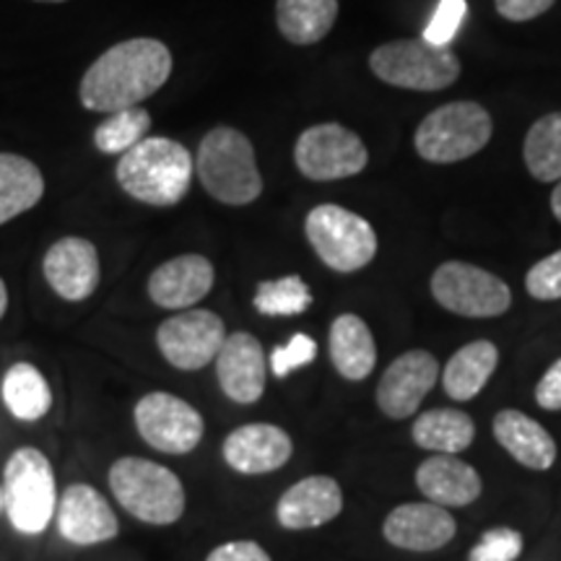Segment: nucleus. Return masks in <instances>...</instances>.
<instances>
[{
    "mask_svg": "<svg viewBox=\"0 0 561 561\" xmlns=\"http://www.w3.org/2000/svg\"><path fill=\"white\" fill-rule=\"evenodd\" d=\"M172 76V53L151 37L125 39L110 47L83 73L79 96L89 112H121L138 107L164 87Z\"/></svg>",
    "mask_w": 561,
    "mask_h": 561,
    "instance_id": "nucleus-1",
    "label": "nucleus"
},
{
    "mask_svg": "<svg viewBox=\"0 0 561 561\" xmlns=\"http://www.w3.org/2000/svg\"><path fill=\"white\" fill-rule=\"evenodd\" d=\"M195 161L172 138H144L117 161V185L146 206L170 208L191 191Z\"/></svg>",
    "mask_w": 561,
    "mask_h": 561,
    "instance_id": "nucleus-2",
    "label": "nucleus"
},
{
    "mask_svg": "<svg viewBox=\"0 0 561 561\" xmlns=\"http://www.w3.org/2000/svg\"><path fill=\"white\" fill-rule=\"evenodd\" d=\"M112 496L136 520L146 525H174L185 515V486L178 473L161 462L125 455L110 468Z\"/></svg>",
    "mask_w": 561,
    "mask_h": 561,
    "instance_id": "nucleus-3",
    "label": "nucleus"
},
{
    "mask_svg": "<svg viewBox=\"0 0 561 561\" xmlns=\"http://www.w3.org/2000/svg\"><path fill=\"white\" fill-rule=\"evenodd\" d=\"M195 174L210 198L227 206H248L263 193V178L250 138L227 125L206 133L201 140Z\"/></svg>",
    "mask_w": 561,
    "mask_h": 561,
    "instance_id": "nucleus-4",
    "label": "nucleus"
},
{
    "mask_svg": "<svg viewBox=\"0 0 561 561\" xmlns=\"http://www.w3.org/2000/svg\"><path fill=\"white\" fill-rule=\"evenodd\" d=\"M58 486L47 455L37 447H19L3 471V512L24 536H39L55 520Z\"/></svg>",
    "mask_w": 561,
    "mask_h": 561,
    "instance_id": "nucleus-5",
    "label": "nucleus"
},
{
    "mask_svg": "<svg viewBox=\"0 0 561 561\" xmlns=\"http://www.w3.org/2000/svg\"><path fill=\"white\" fill-rule=\"evenodd\" d=\"M494 123L479 102H453L437 107L416 128L419 157L432 164H455L489 144Z\"/></svg>",
    "mask_w": 561,
    "mask_h": 561,
    "instance_id": "nucleus-6",
    "label": "nucleus"
},
{
    "mask_svg": "<svg viewBox=\"0 0 561 561\" xmlns=\"http://www.w3.org/2000/svg\"><path fill=\"white\" fill-rule=\"evenodd\" d=\"M377 79L398 89L439 91L453 87L460 76V60L450 47L421 39H396L369 55Z\"/></svg>",
    "mask_w": 561,
    "mask_h": 561,
    "instance_id": "nucleus-7",
    "label": "nucleus"
},
{
    "mask_svg": "<svg viewBox=\"0 0 561 561\" xmlns=\"http://www.w3.org/2000/svg\"><path fill=\"white\" fill-rule=\"evenodd\" d=\"M305 234L320 261L331 271H362L377 255L375 227L359 214L335 203H322L307 214Z\"/></svg>",
    "mask_w": 561,
    "mask_h": 561,
    "instance_id": "nucleus-8",
    "label": "nucleus"
},
{
    "mask_svg": "<svg viewBox=\"0 0 561 561\" xmlns=\"http://www.w3.org/2000/svg\"><path fill=\"white\" fill-rule=\"evenodd\" d=\"M432 297L462 318H500L512 305L510 286L500 276L460 261L442 263L434 271Z\"/></svg>",
    "mask_w": 561,
    "mask_h": 561,
    "instance_id": "nucleus-9",
    "label": "nucleus"
},
{
    "mask_svg": "<svg viewBox=\"0 0 561 561\" xmlns=\"http://www.w3.org/2000/svg\"><path fill=\"white\" fill-rule=\"evenodd\" d=\"M294 161L307 180L333 182L364 172L369 151L354 130L339 123H320L301 133L294 146Z\"/></svg>",
    "mask_w": 561,
    "mask_h": 561,
    "instance_id": "nucleus-10",
    "label": "nucleus"
},
{
    "mask_svg": "<svg viewBox=\"0 0 561 561\" xmlns=\"http://www.w3.org/2000/svg\"><path fill=\"white\" fill-rule=\"evenodd\" d=\"M136 430L149 447L164 455H187L203 439V416L195 405L172 392L153 390L136 403Z\"/></svg>",
    "mask_w": 561,
    "mask_h": 561,
    "instance_id": "nucleus-11",
    "label": "nucleus"
},
{
    "mask_svg": "<svg viewBox=\"0 0 561 561\" xmlns=\"http://www.w3.org/2000/svg\"><path fill=\"white\" fill-rule=\"evenodd\" d=\"M227 341L224 320L210 310H185L164 320L157 331V346L174 369L198 371L216 362Z\"/></svg>",
    "mask_w": 561,
    "mask_h": 561,
    "instance_id": "nucleus-12",
    "label": "nucleus"
},
{
    "mask_svg": "<svg viewBox=\"0 0 561 561\" xmlns=\"http://www.w3.org/2000/svg\"><path fill=\"white\" fill-rule=\"evenodd\" d=\"M439 364L424 348L405 351L385 369L377 385V405L388 419H409L419 411L424 398L437 385Z\"/></svg>",
    "mask_w": 561,
    "mask_h": 561,
    "instance_id": "nucleus-13",
    "label": "nucleus"
},
{
    "mask_svg": "<svg viewBox=\"0 0 561 561\" xmlns=\"http://www.w3.org/2000/svg\"><path fill=\"white\" fill-rule=\"evenodd\" d=\"M55 525L60 536L73 546L107 543L121 533L110 502L89 483H70L62 491L55 510Z\"/></svg>",
    "mask_w": 561,
    "mask_h": 561,
    "instance_id": "nucleus-14",
    "label": "nucleus"
},
{
    "mask_svg": "<svg viewBox=\"0 0 561 561\" xmlns=\"http://www.w3.org/2000/svg\"><path fill=\"white\" fill-rule=\"evenodd\" d=\"M42 273L60 299L87 301L102 278L100 252L83 237H62L47 250Z\"/></svg>",
    "mask_w": 561,
    "mask_h": 561,
    "instance_id": "nucleus-15",
    "label": "nucleus"
},
{
    "mask_svg": "<svg viewBox=\"0 0 561 561\" xmlns=\"http://www.w3.org/2000/svg\"><path fill=\"white\" fill-rule=\"evenodd\" d=\"M216 377L224 396L240 405H252L261 401L268 377L265 351L261 341L250 333H231L216 356Z\"/></svg>",
    "mask_w": 561,
    "mask_h": 561,
    "instance_id": "nucleus-16",
    "label": "nucleus"
},
{
    "mask_svg": "<svg viewBox=\"0 0 561 561\" xmlns=\"http://www.w3.org/2000/svg\"><path fill=\"white\" fill-rule=\"evenodd\" d=\"M455 517L447 507L434 502H411L401 504L385 517L382 536L385 541L405 551H437L445 549L455 538Z\"/></svg>",
    "mask_w": 561,
    "mask_h": 561,
    "instance_id": "nucleus-17",
    "label": "nucleus"
},
{
    "mask_svg": "<svg viewBox=\"0 0 561 561\" xmlns=\"http://www.w3.org/2000/svg\"><path fill=\"white\" fill-rule=\"evenodd\" d=\"M224 460L242 476H263L284 468L294 453L289 432L276 424H244L224 439Z\"/></svg>",
    "mask_w": 561,
    "mask_h": 561,
    "instance_id": "nucleus-18",
    "label": "nucleus"
},
{
    "mask_svg": "<svg viewBox=\"0 0 561 561\" xmlns=\"http://www.w3.org/2000/svg\"><path fill=\"white\" fill-rule=\"evenodd\" d=\"M216 271L203 255H178L149 276V297L161 310H191L214 289Z\"/></svg>",
    "mask_w": 561,
    "mask_h": 561,
    "instance_id": "nucleus-19",
    "label": "nucleus"
},
{
    "mask_svg": "<svg viewBox=\"0 0 561 561\" xmlns=\"http://www.w3.org/2000/svg\"><path fill=\"white\" fill-rule=\"evenodd\" d=\"M343 510V491L331 476H307L280 494L276 520L286 530H312L335 520Z\"/></svg>",
    "mask_w": 561,
    "mask_h": 561,
    "instance_id": "nucleus-20",
    "label": "nucleus"
},
{
    "mask_svg": "<svg viewBox=\"0 0 561 561\" xmlns=\"http://www.w3.org/2000/svg\"><path fill=\"white\" fill-rule=\"evenodd\" d=\"M416 486L439 507H468L483 491L479 471L455 455H434L421 462Z\"/></svg>",
    "mask_w": 561,
    "mask_h": 561,
    "instance_id": "nucleus-21",
    "label": "nucleus"
},
{
    "mask_svg": "<svg viewBox=\"0 0 561 561\" xmlns=\"http://www.w3.org/2000/svg\"><path fill=\"white\" fill-rule=\"evenodd\" d=\"M491 430L504 450L530 471H549L557 462V442L528 413L504 409L494 416Z\"/></svg>",
    "mask_w": 561,
    "mask_h": 561,
    "instance_id": "nucleus-22",
    "label": "nucleus"
},
{
    "mask_svg": "<svg viewBox=\"0 0 561 561\" xmlns=\"http://www.w3.org/2000/svg\"><path fill=\"white\" fill-rule=\"evenodd\" d=\"M331 362L343 380H367L377 364V343L359 314H339L331 325Z\"/></svg>",
    "mask_w": 561,
    "mask_h": 561,
    "instance_id": "nucleus-23",
    "label": "nucleus"
},
{
    "mask_svg": "<svg viewBox=\"0 0 561 561\" xmlns=\"http://www.w3.org/2000/svg\"><path fill=\"white\" fill-rule=\"evenodd\" d=\"M500 364V348L491 341H473L460 351H455L453 359L442 371V388L453 401H471L486 388Z\"/></svg>",
    "mask_w": 561,
    "mask_h": 561,
    "instance_id": "nucleus-24",
    "label": "nucleus"
},
{
    "mask_svg": "<svg viewBox=\"0 0 561 561\" xmlns=\"http://www.w3.org/2000/svg\"><path fill=\"white\" fill-rule=\"evenodd\" d=\"M45 195L39 167L19 153H0V227L32 210Z\"/></svg>",
    "mask_w": 561,
    "mask_h": 561,
    "instance_id": "nucleus-25",
    "label": "nucleus"
},
{
    "mask_svg": "<svg viewBox=\"0 0 561 561\" xmlns=\"http://www.w3.org/2000/svg\"><path fill=\"white\" fill-rule=\"evenodd\" d=\"M411 434L421 450L434 455H460L473 445L476 424L466 411L434 409L421 413Z\"/></svg>",
    "mask_w": 561,
    "mask_h": 561,
    "instance_id": "nucleus-26",
    "label": "nucleus"
},
{
    "mask_svg": "<svg viewBox=\"0 0 561 561\" xmlns=\"http://www.w3.org/2000/svg\"><path fill=\"white\" fill-rule=\"evenodd\" d=\"M339 19V0H278L276 24L291 45H314L331 34Z\"/></svg>",
    "mask_w": 561,
    "mask_h": 561,
    "instance_id": "nucleus-27",
    "label": "nucleus"
},
{
    "mask_svg": "<svg viewBox=\"0 0 561 561\" xmlns=\"http://www.w3.org/2000/svg\"><path fill=\"white\" fill-rule=\"evenodd\" d=\"M0 392H3L5 409L19 421H39L53 409L50 382L30 362H19L9 367Z\"/></svg>",
    "mask_w": 561,
    "mask_h": 561,
    "instance_id": "nucleus-28",
    "label": "nucleus"
},
{
    "mask_svg": "<svg viewBox=\"0 0 561 561\" xmlns=\"http://www.w3.org/2000/svg\"><path fill=\"white\" fill-rule=\"evenodd\" d=\"M525 167L538 182L561 180V112L541 117L533 123L525 136Z\"/></svg>",
    "mask_w": 561,
    "mask_h": 561,
    "instance_id": "nucleus-29",
    "label": "nucleus"
},
{
    "mask_svg": "<svg viewBox=\"0 0 561 561\" xmlns=\"http://www.w3.org/2000/svg\"><path fill=\"white\" fill-rule=\"evenodd\" d=\"M151 130V115L144 107H128L121 112H110L104 121L96 125L94 144L102 153L110 157H123L140 140L149 138Z\"/></svg>",
    "mask_w": 561,
    "mask_h": 561,
    "instance_id": "nucleus-30",
    "label": "nucleus"
},
{
    "mask_svg": "<svg viewBox=\"0 0 561 561\" xmlns=\"http://www.w3.org/2000/svg\"><path fill=\"white\" fill-rule=\"evenodd\" d=\"M252 305L261 314L268 318H294V314L307 312L312 307L310 286L301 276H284L278 280H263L257 284Z\"/></svg>",
    "mask_w": 561,
    "mask_h": 561,
    "instance_id": "nucleus-31",
    "label": "nucleus"
},
{
    "mask_svg": "<svg viewBox=\"0 0 561 561\" xmlns=\"http://www.w3.org/2000/svg\"><path fill=\"white\" fill-rule=\"evenodd\" d=\"M523 533L515 528H491L476 541L468 561H517L523 553Z\"/></svg>",
    "mask_w": 561,
    "mask_h": 561,
    "instance_id": "nucleus-32",
    "label": "nucleus"
},
{
    "mask_svg": "<svg viewBox=\"0 0 561 561\" xmlns=\"http://www.w3.org/2000/svg\"><path fill=\"white\" fill-rule=\"evenodd\" d=\"M314 359H318V343H314V339H310V335L297 333L289 343L273 348L271 371L276 377H286L291 375L294 369L312 364Z\"/></svg>",
    "mask_w": 561,
    "mask_h": 561,
    "instance_id": "nucleus-33",
    "label": "nucleus"
},
{
    "mask_svg": "<svg viewBox=\"0 0 561 561\" xmlns=\"http://www.w3.org/2000/svg\"><path fill=\"white\" fill-rule=\"evenodd\" d=\"M525 289H528L533 299H561V250L533 265L528 276H525Z\"/></svg>",
    "mask_w": 561,
    "mask_h": 561,
    "instance_id": "nucleus-34",
    "label": "nucleus"
},
{
    "mask_svg": "<svg viewBox=\"0 0 561 561\" xmlns=\"http://www.w3.org/2000/svg\"><path fill=\"white\" fill-rule=\"evenodd\" d=\"M466 11H468L466 0H439L437 11H434L432 21L424 30V39L432 42V45L450 47L455 32L460 30L462 19H466Z\"/></svg>",
    "mask_w": 561,
    "mask_h": 561,
    "instance_id": "nucleus-35",
    "label": "nucleus"
},
{
    "mask_svg": "<svg viewBox=\"0 0 561 561\" xmlns=\"http://www.w3.org/2000/svg\"><path fill=\"white\" fill-rule=\"evenodd\" d=\"M206 561H273L271 553L255 541H229L216 546Z\"/></svg>",
    "mask_w": 561,
    "mask_h": 561,
    "instance_id": "nucleus-36",
    "label": "nucleus"
},
{
    "mask_svg": "<svg viewBox=\"0 0 561 561\" xmlns=\"http://www.w3.org/2000/svg\"><path fill=\"white\" fill-rule=\"evenodd\" d=\"M496 11L507 21H530L551 9L557 0H494Z\"/></svg>",
    "mask_w": 561,
    "mask_h": 561,
    "instance_id": "nucleus-37",
    "label": "nucleus"
},
{
    "mask_svg": "<svg viewBox=\"0 0 561 561\" xmlns=\"http://www.w3.org/2000/svg\"><path fill=\"white\" fill-rule=\"evenodd\" d=\"M536 403L546 411H561V359L553 362L536 385Z\"/></svg>",
    "mask_w": 561,
    "mask_h": 561,
    "instance_id": "nucleus-38",
    "label": "nucleus"
},
{
    "mask_svg": "<svg viewBox=\"0 0 561 561\" xmlns=\"http://www.w3.org/2000/svg\"><path fill=\"white\" fill-rule=\"evenodd\" d=\"M551 210H553V216L561 221V180L557 182V187H553V193H551Z\"/></svg>",
    "mask_w": 561,
    "mask_h": 561,
    "instance_id": "nucleus-39",
    "label": "nucleus"
},
{
    "mask_svg": "<svg viewBox=\"0 0 561 561\" xmlns=\"http://www.w3.org/2000/svg\"><path fill=\"white\" fill-rule=\"evenodd\" d=\"M5 310H9V289H5V280L0 278V320L5 318Z\"/></svg>",
    "mask_w": 561,
    "mask_h": 561,
    "instance_id": "nucleus-40",
    "label": "nucleus"
},
{
    "mask_svg": "<svg viewBox=\"0 0 561 561\" xmlns=\"http://www.w3.org/2000/svg\"><path fill=\"white\" fill-rule=\"evenodd\" d=\"M37 3H66V0H37Z\"/></svg>",
    "mask_w": 561,
    "mask_h": 561,
    "instance_id": "nucleus-41",
    "label": "nucleus"
},
{
    "mask_svg": "<svg viewBox=\"0 0 561 561\" xmlns=\"http://www.w3.org/2000/svg\"><path fill=\"white\" fill-rule=\"evenodd\" d=\"M0 512H3V486H0Z\"/></svg>",
    "mask_w": 561,
    "mask_h": 561,
    "instance_id": "nucleus-42",
    "label": "nucleus"
}]
</instances>
